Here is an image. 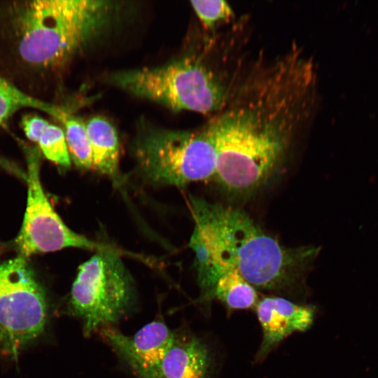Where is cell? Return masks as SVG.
<instances>
[{
    "label": "cell",
    "mask_w": 378,
    "mask_h": 378,
    "mask_svg": "<svg viewBox=\"0 0 378 378\" xmlns=\"http://www.w3.org/2000/svg\"><path fill=\"white\" fill-rule=\"evenodd\" d=\"M211 357L206 344L194 335H176L160 365L159 378H209Z\"/></svg>",
    "instance_id": "cell-11"
},
{
    "label": "cell",
    "mask_w": 378,
    "mask_h": 378,
    "mask_svg": "<svg viewBox=\"0 0 378 378\" xmlns=\"http://www.w3.org/2000/svg\"><path fill=\"white\" fill-rule=\"evenodd\" d=\"M26 108L41 111L58 120L64 111L59 106L23 92L0 73V125L15 113Z\"/></svg>",
    "instance_id": "cell-14"
},
{
    "label": "cell",
    "mask_w": 378,
    "mask_h": 378,
    "mask_svg": "<svg viewBox=\"0 0 378 378\" xmlns=\"http://www.w3.org/2000/svg\"><path fill=\"white\" fill-rule=\"evenodd\" d=\"M47 303L41 286L20 255L0 263V353L16 355L43 330Z\"/></svg>",
    "instance_id": "cell-7"
},
{
    "label": "cell",
    "mask_w": 378,
    "mask_h": 378,
    "mask_svg": "<svg viewBox=\"0 0 378 378\" xmlns=\"http://www.w3.org/2000/svg\"><path fill=\"white\" fill-rule=\"evenodd\" d=\"M27 200L24 219L15 239L20 255L25 258L69 247L105 250L111 246L79 234L63 222L44 192L40 180V163L34 150L27 152Z\"/></svg>",
    "instance_id": "cell-8"
},
{
    "label": "cell",
    "mask_w": 378,
    "mask_h": 378,
    "mask_svg": "<svg viewBox=\"0 0 378 378\" xmlns=\"http://www.w3.org/2000/svg\"><path fill=\"white\" fill-rule=\"evenodd\" d=\"M102 335L139 378H159L160 365L176 335L162 320H155L127 336L108 327Z\"/></svg>",
    "instance_id": "cell-9"
},
{
    "label": "cell",
    "mask_w": 378,
    "mask_h": 378,
    "mask_svg": "<svg viewBox=\"0 0 378 378\" xmlns=\"http://www.w3.org/2000/svg\"><path fill=\"white\" fill-rule=\"evenodd\" d=\"M133 281L114 248L97 251L79 266L70 296L71 313L83 321L85 336L117 323L134 302Z\"/></svg>",
    "instance_id": "cell-6"
},
{
    "label": "cell",
    "mask_w": 378,
    "mask_h": 378,
    "mask_svg": "<svg viewBox=\"0 0 378 378\" xmlns=\"http://www.w3.org/2000/svg\"><path fill=\"white\" fill-rule=\"evenodd\" d=\"M49 122L36 115H26L22 119V128L26 136L35 143Z\"/></svg>",
    "instance_id": "cell-18"
},
{
    "label": "cell",
    "mask_w": 378,
    "mask_h": 378,
    "mask_svg": "<svg viewBox=\"0 0 378 378\" xmlns=\"http://www.w3.org/2000/svg\"><path fill=\"white\" fill-rule=\"evenodd\" d=\"M36 144L48 160L64 167H70L71 158L64 132L59 127L49 123Z\"/></svg>",
    "instance_id": "cell-16"
},
{
    "label": "cell",
    "mask_w": 378,
    "mask_h": 378,
    "mask_svg": "<svg viewBox=\"0 0 378 378\" xmlns=\"http://www.w3.org/2000/svg\"><path fill=\"white\" fill-rule=\"evenodd\" d=\"M316 78L312 59L297 45L241 74L207 122L216 154L214 179L225 190L250 193L270 178L312 118Z\"/></svg>",
    "instance_id": "cell-1"
},
{
    "label": "cell",
    "mask_w": 378,
    "mask_h": 378,
    "mask_svg": "<svg viewBox=\"0 0 378 378\" xmlns=\"http://www.w3.org/2000/svg\"><path fill=\"white\" fill-rule=\"evenodd\" d=\"M0 166L7 171L15 174L18 171L17 167L10 163L9 161L0 157Z\"/></svg>",
    "instance_id": "cell-19"
},
{
    "label": "cell",
    "mask_w": 378,
    "mask_h": 378,
    "mask_svg": "<svg viewBox=\"0 0 378 378\" xmlns=\"http://www.w3.org/2000/svg\"><path fill=\"white\" fill-rule=\"evenodd\" d=\"M214 298L230 310L255 307L259 300L256 288L233 270L223 271L215 286Z\"/></svg>",
    "instance_id": "cell-13"
},
{
    "label": "cell",
    "mask_w": 378,
    "mask_h": 378,
    "mask_svg": "<svg viewBox=\"0 0 378 378\" xmlns=\"http://www.w3.org/2000/svg\"><path fill=\"white\" fill-rule=\"evenodd\" d=\"M135 156L143 176L158 185L215 178L216 154L207 123L196 130L150 129L136 140Z\"/></svg>",
    "instance_id": "cell-5"
},
{
    "label": "cell",
    "mask_w": 378,
    "mask_h": 378,
    "mask_svg": "<svg viewBox=\"0 0 378 378\" xmlns=\"http://www.w3.org/2000/svg\"><path fill=\"white\" fill-rule=\"evenodd\" d=\"M112 9L106 1L27 2L18 17L21 57L39 66L62 64L101 32Z\"/></svg>",
    "instance_id": "cell-3"
},
{
    "label": "cell",
    "mask_w": 378,
    "mask_h": 378,
    "mask_svg": "<svg viewBox=\"0 0 378 378\" xmlns=\"http://www.w3.org/2000/svg\"><path fill=\"white\" fill-rule=\"evenodd\" d=\"M262 331V340L255 360H263L286 337L303 332L313 323L314 307L295 303L278 296L259 300L255 307Z\"/></svg>",
    "instance_id": "cell-10"
},
{
    "label": "cell",
    "mask_w": 378,
    "mask_h": 378,
    "mask_svg": "<svg viewBox=\"0 0 378 378\" xmlns=\"http://www.w3.org/2000/svg\"><path fill=\"white\" fill-rule=\"evenodd\" d=\"M218 72L196 56L169 64L113 74V84L175 111L217 113L225 105L241 73Z\"/></svg>",
    "instance_id": "cell-4"
},
{
    "label": "cell",
    "mask_w": 378,
    "mask_h": 378,
    "mask_svg": "<svg viewBox=\"0 0 378 378\" xmlns=\"http://www.w3.org/2000/svg\"><path fill=\"white\" fill-rule=\"evenodd\" d=\"M90 142L92 168L113 176L118 171L119 141L113 126L106 119L95 116L85 123Z\"/></svg>",
    "instance_id": "cell-12"
},
{
    "label": "cell",
    "mask_w": 378,
    "mask_h": 378,
    "mask_svg": "<svg viewBox=\"0 0 378 378\" xmlns=\"http://www.w3.org/2000/svg\"><path fill=\"white\" fill-rule=\"evenodd\" d=\"M190 4L202 24L209 30L221 22H228L234 17L232 7L225 1H191Z\"/></svg>",
    "instance_id": "cell-17"
},
{
    "label": "cell",
    "mask_w": 378,
    "mask_h": 378,
    "mask_svg": "<svg viewBox=\"0 0 378 378\" xmlns=\"http://www.w3.org/2000/svg\"><path fill=\"white\" fill-rule=\"evenodd\" d=\"M196 231L220 267L237 271L255 288L286 291L300 280L318 250L286 247L244 211L190 198Z\"/></svg>",
    "instance_id": "cell-2"
},
{
    "label": "cell",
    "mask_w": 378,
    "mask_h": 378,
    "mask_svg": "<svg viewBox=\"0 0 378 378\" xmlns=\"http://www.w3.org/2000/svg\"><path fill=\"white\" fill-rule=\"evenodd\" d=\"M60 122L64 127V135L70 158L82 169L92 168V160L85 123L67 111Z\"/></svg>",
    "instance_id": "cell-15"
}]
</instances>
